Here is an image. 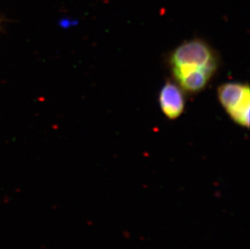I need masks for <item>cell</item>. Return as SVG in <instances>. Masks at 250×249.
Listing matches in <instances>:
<instances>
[{"label":"cell","mask_w":250,"mask_h":249,"mask_svg":"<svg viewBox=\"0 0 250 249\" xmlns=\"http://www.w3.org/2000/svg\"><path fill=\"white\" fill-rule=\"evenodd\" d=\"M170 66L175 79L206 69L217 71L218 57L212 48L201 39L187 41L176 48L169 58Z\"/></svg>","instance_id":"6da1fadb"},{"label":"cell","mask_w":250,"mask_h":249,"mask_svg":"<svg viewBox=\"0 0 250 249\" xmlns=\"http://www.w3.org/2000/svg\"><path fill=\"white\" fill-rule=\"evenodd\" d=\"M218 98L235 123L247 128L250 126L249 85L239 83H224L218 88Z\"/></svg>","instance_id":"7a4b0ae2"},{"label":"cell","mask_w":250,"mask_h":249,"mask_svg":"<svg viewBox=\"0 0 250 249\" xmlns=\"http://www.w3.org/2000/svg\"><path fill=\"white\" fill-rule=\"evenodd\" d=\"M160 105L165 115L169 119L179 118L184 112L185 98L182 88L174 83L167 81L160 93Z\"/></svg>","instance_id":"3957f363"},{"label":"cell","mask_w":250,"mask_h":249,"mask_svg":"<svg viewBox=\"0 0 250 249\" xmlns=\"http://www.w3.org/2000/svg\"><path fill=\"white\" fill-rule=\"evenodd\" d=\"M215 72L209 70H198L177 80L180 87L186 92L196 93L205 88Z\"/></svg>","instance_id":"277c9868"}]
</instances>
